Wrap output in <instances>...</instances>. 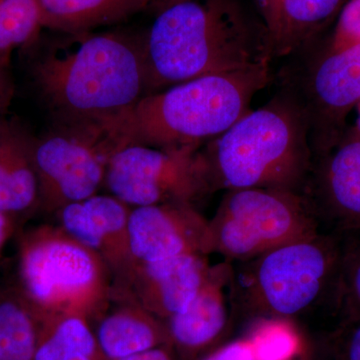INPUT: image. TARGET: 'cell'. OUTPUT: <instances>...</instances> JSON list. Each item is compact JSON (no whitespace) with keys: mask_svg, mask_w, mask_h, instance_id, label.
<instances>
[{"mask_svg":"<svg viewBox=\"0 0 360 360\" xmlns=\"http://www.w3.org/2000/svg\"><path fill=\"white\" fill-rule=\"evenodd\" d=\"M112 283L103 260L58 224L20 236L18 288L40 321L78 314L94 323L110 304Z\"/></svg>","mask_w":360,"mask_h":360,"instance_id":"8992f818","label":"cell"},{"mask_svg":"<svg viewBox=\"0 0 360 360\" xmlns=\"http://www.w3.org/2000/svg\"><path fill=\"white\" fill-rule=\"evenodd\" d=\"M198 360H257L255 347L248 338L225 342Z\"/></svg>","mask_w":360,"mask_h":360,"instance_id":"4316f807","label":"cell"},{"mask_svg":"<svg viewBox=\"0 0 360 360\" xmlns=\"http://www.w3.org/2000/svg\"><path fill=\"white\" fill-rule=\"evenodd\" d=\"M279 89L302 108L312 155L335 143V130L348 108L360 101V44L314 59H300L278 75Z\"/></svg>","mask_w":360,"mask_h":360,"instance_id":"30bf717a","label":"cell"},{"mask_svg":"<svg viewBox=\"0 0 360 360\" xmlns=\"http://www.w3.org/2000/svg\"><path fill=\"white\" fill-rule=\"evenodd\" d=\"M131 207L111 194H99L71 203L56 213L58 225L96 252L108 265L113 279L134 264L129 248Z\"/></svg>","mask_w":360,"mask_h":360,"instance_id":"9a60e30c","label":"cell"},{"mask_svg":"<svg viewBox=\"0 0 360 360\" xmlns=\"http://www.w3.org/2000/svg\"><path fill=\"white\" fill-rule=\"evenodd\" d=\"M321 231L302 194L279 189L226 191L210 219L212 253L231 264L248 262Z\"/></svg>","mask_w":360,"mask_h":360,"instance_id":"ba28073f","label":"cell"},{"mask_svg":"<svg viewBox=\"0 0 360 360\" xmlns=\"http://www.w3.org/2000/svg\"><path fill=\"white\" fill-rule=\"evenodd\" d=\"M103 186L130 207L191 203L212 194L200 149H162L132 143L110 158Z\"/></svg>","mask_w":360,"mask_h":360,"instance_id":"9c48e42d","label":"cell"},{"mask_svg":"<svg viewBox=\"0 0 360 360\" xmlns=\"http://www.w3.org/2000/svg\"><path fill=\"white\" fill-rule=\"evenodd\" d=\"M271 79L270 65L194 78L142 97L118 127L127 146L198 150L246 115Z\"/></svg>","mask_w":360,"mask_h":360,"instance_id":"277c9868","label":"cell"},{"mask_svg":"<svg viewBox=\"0 0 360 360\" xmlns=\"http://www.w3.org/2000/svg\"><path fill=\"white\" fill-rule=\"evenodd\" d=\"M212 269L207 255H203L134 262L122 276L113 279L111 295L129 298L165 321L191 304Z\"/></svg>","mask_w":360,"mask_h":360,"instance_id":"4fadbf2b","label":"cell"},{"mask_svg":"<svg viewBox=\"0 0 360 360\" xmlns=\"http://www.w3.org/2000/svg\"><path fill=\"white\" fill-rule=\"evenodd\" d=\"M359 132H360V115H359Z\"/></svg>","mask_w":360,"mask_h":360,"instance_id":"836d02e7","label":"cell"},{"mask_svg":"<svg viewBox=\"0 0 360 360\" xmlns=\"http://www.w3.org/2000/svg\"><path fill=\"white\" fill-rule=\"evenodd\" d=\"M321 348L326 360H360V321L338 322Z\"/></svg>","mask_w":360,"mask_h":360,"instance_id":"d4e9b609","label":"cell"},{"mask_svg":"<svg viewBox=\"0 0 360 360\" xmlns=\"http://www.w3.org/2000/svg\"><path fill=\"white\" fill-rule=\"evenodd\" d=\"M276 1L277 0H257V6L262 11L265 25H266L267 20H269L270 15L274 11Z\"/></svg>","mask_w":360,"mask_h":360,"instance_id":"4dcf8cb0","label":"cell"},{"mask_svg":"<svg viewBox=\"0 0 360 360\" xmlns=\"http://www.w3.org/2000/svg\"><path fill=\"white\" fill-rule=\"evenodd\" d=\"M34 360H103L92 321L78 314L40 321Z\"/></svg>","mask_w":360,"mask_h":360,"instance_id":"ffe728a7","label":"cell"},{"mask_svg":"<svg viewBox=\"0 0 360 360\" xmlns=\"http://www.w3.org/2000/svg\"><path fill=\"white\" fill-rule=\"evenodd\" d=\"M40 319L18 288L0 295V360H34Z\"/></svg>","mask_w":360,"mask_h":360,"instance_id":"44dd1931","label":"cell"},{"mask_svg":"<svg viewBox=\"0 0 360 360\" xmlns=\"http://www.w3.org/2000/svg\"><path fill=\"white\" fill-rule=\"evenodd\" d=\"M129 248L134 262L148 264L184 255H210V219L191 203L132 207Z\"/></svg>","mask_w":360,"mask_h":360,"instance_id":"7c38bea8","label":"cell"},{"mask_svg":"<svg viewBox=\"0 0 360 360\" xmlns=\"http://www.w3.org/2000/svg\"><path fill=\"white\" fill-rule=\"evenodd\" d=\"M165 2V6H170V4H176V2L184 1V0H161Z\"/></svg>","mask_w":360,"mask_h":360,"instance_id":"d6a6232c","label":"cell"},{"mask_svg":"<svg viewBox=\"0 0 360 360\" xmlns=\"http://www.w3.org/2000/svg\"><path fill=\"white\" fill-rule=\"evenodd\" d=\"M250 340L257 360H283L300 352V338L290 322L265 321L255 322Z\"/></svg>","mask_w":360,"mask_h":360,"instance_id":"cb8c5ba5","label":"cell"},{"mask_svg":"<svg viewBox=\"0 0 360 360\" xmlns=\"http://www.w3.org/2000/svg\"><path fill=\"white\" fill-rule=\"evenodd\" d=\"M73 37L71 49H51L32 68L56 120H116L148 94L142 39L116 32Z\"/></svg>","mask_w":360,"mask_h":360,"instance_id":"7a4b0ae2","label":"cell"},{"mask_svg":"<svg viewBox=\"0 0 360 360\" xmlns=\"http://www.w3.org/2000/svg\"><path fill=\"white\" fill-rule=\"evenodd\" d=\"M42 28L37 0H0V53L32 44Z\"/></svg>","mask_w":360,"mask_h":360,"instance_id":"7402d4cb","label":"cell"},{"mask_svg":"<svg viewBox=\"0 0 360 360\" xmlns=\"http://www.w3.org/2000/svg\"><path fill=\"white\" fill-rule=\"evenodd\" d=\"M283 360H314L312 356L311 347H307V349L303 348L300 352L292 355V356L288 357V359Z\"/></svg>","mask_w":360,"mask_h":360,"instance_id":"1f68e13d","label":"cell"},{"mask_svg":"<svg viewBox=\"0 0 360 360\" xmlns=\"http://www.w3.org/2000/svg\"><path fill=\"white\" fill-rule=\"evenodd\" d=\"M34 144L20 122L0 115V208L16 224L39 207Z\"/></svg>","mask_w":360,"mask_h":360,"instance_id":"2e32d148","label":"cell"},{"mask_svg":"<svg viewBox=\"0 0 360 360\" xmlns=\"http://www.w3.org/2000/svg\"><path fill=\"white\" fill-rule=\"evenodd\" d=\"M200 153L212 193L245 188L300 193L314 156L307 117L281 89L207 142Z\"/></svg>","mask_w":360,"mask_h":360,"instance_id":"3957f363","label":"cell"},{"mask_svg":"<svg viewBox=\"0 0 360 360\" xmlns=\"http://www.w3.org/2000/svg\"><path fill=\"white\" fill-rule=\"evenodd\" d=\"M341 250L340 236L321 231L232 264V319L293 323L322 307L333 312Z\"/></svg>","mask_w":360,"mask_h":360,"instance_id":"5b68a950","label":"cell"},{"mask_svg":"<svg viewBox=\"0 0 360 360\" xmlns=\"http://www.w3.org/2000/svg\"><path fill=\"white\" fill-rule=\"evenodd\" d=\"M16 225L15 221L0 208V259L7 243L15 232Z\"/></svg>","mask_w":360,"mask_h":360,"instance_id":"f546056e","label":"cell"},{"mask_svg":"<svg viewBox=\"0 0 360 360\" xmlns=\"http://www.w3.org/2000/svg\"><path fill=\"white\" fill-rule=\"evenodd\" d=\"M13 96L14 84L9 70V56L0 53V115H6Z\"/></svg>","mask_w":360,"mask_h":360,"instance_id":"83f0119b","label":"cell"},{"mask_svg":"<svg viewBox=\"0 0 360 360\" xmlns=\"http://www.w3.org/2000/svg\"><path fill=\"white\" fill-rule=\"evenodd\" d=\"M341 0H277L267 20L274 58H288L311 44Z\"/></svg>","mask_w":360,"mask_h":360,"instance_id":"d6986e66","label":"cell"},{"mask_svg":"<svg viewBox=\"0 0 360 360\" xmlns=\"http://www.w3.org/2000/svg\"><path fill=\"white\" fill-rule=\"evenodd\" d=\"M142 52L148 94L274 59L266 25L236 0H184L163 7L142 39Z\"/></svg>","mask_w":360,"mask_h":360,"instance_id":"6da1fadb","label":"cell"},{"mask_svg":"<svg viewBox=\"0 0 360 360\" xmlns=\"http://www.w3.org/2000/svg\"><path fill=\"white\" fill-rule=\"evenodd\" d=\"M92 324L103 360L127 359L168 345L165 321L123 296L111 295Z\"/></svg>","mask_w":360,"mask_h":360,"instance_id":"e0dca14e","label":"cell"},{"mask_svg":"<svg viewBox=\"0 0 360 360\" xmlns=\"http://www.w3.org/2000/svg\"><path fill=\"white\" fill-rule=\"evenodd\" d=\"M360 44V0H350L343 7L328 53Z\"/></svg>","mask_w":360,"mask_h":360,"instance_id":"484cf974","label":"cell"},{"mask_svg":"<svg viewBox=\"0 0 360 360\" xmlns=\"http://www.w3.org/2000/svg\"><path fill=\"white\" fill-rule=\"evenodd\" d=\"M340 274L333 312L340 321H360V233L340 236Z\"/></svg>","mask_w":360,"mask_h":360,"instance_id":"603a6c76","label":"cell"},{"mask_svg":"<svg viewBox=\"0 0 360 360\" xmlns=\"http://www.w3.org/2000/svg\"><path fill=\"white\" fill-rule=\"evenodd\" d=\"M300 194L322 231L360 233V137L312 156Z\"/></svg>","mask_w":360,"mask_h":360,"instance_id":"8fae6325","label":"cell"},{"mask_svg":"<svg viewBox=\"0 0 360 360\" xmlns=\"http://www.w3.org/2000/svg\"><path fill=\"white\" fill-rule=\"evenodd\" d=\"M231 271L232 264L226 260L212 266L210 277L191 304L163 321L168 345L179 360H198L225 343L233 321L224 295Z\"/></svg>","mask_w":360,"mask_h":360,"instance_id":"5bb4252c","label":"cell"},{"mask_svg":"<svg viewBox=\"0 0 360 360\" xmlns=\"http://www.w3.org/2000/svg\"><path fill=\"white\" fill-rule=\"evenodd\" d=\"M120 360H179V359L172 347L167 345Z\"/></svg>","mask_w":360,"mask_h":360,"instance_id":"f1b7e54d","label":"cell"},{"mask_svg":"<svg viewBox=\"0 0 360 360\" xmlns=\"http://www.w3.org/2000/svg\"><path fill=\"white\" fill-rule=\"evenodd\" d=\"M155 0H37L44 28L70 35L129 20Z\"/></svg>","mask_w":360,"mask_h":360,"instance_id":"ac0fdd59","label":"cell"},{"mask_svg":"<svg viewBox=\"0 0 360 360\" xmlns=\"http://www.w3.org/2000/svg\"><path fill=\"white\" fill-rule=\"evenodd\" d=\"M123 146L127 143L117 118L56 120L53 129L35 137L39 210L56 214L66 205L98 193L110 158Z\"/></svg>","mask_w":360,"mask_h":360,"instance_id":"52a82bcc","label":"cell"}]
</instances>
